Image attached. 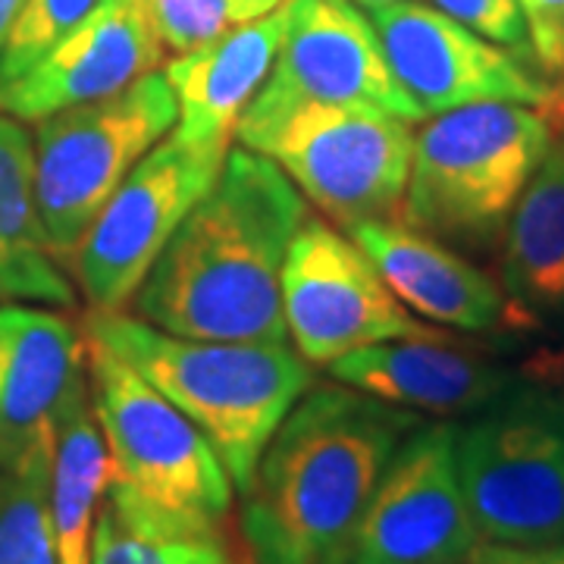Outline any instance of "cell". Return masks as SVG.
Masks as SVG:
<instances>
[{
	"instance_id": "18",
	"label": "cell",
	"mask_w": 564,
	"mask_h": 564,
	"mask_svg": "<svg viewBox=\"0 0 564 564\" xmlns=\"http://www.w3.org/2000/svg\"><path fill=\"white\" fill-rule=\"evenodd\" d=\"M508 336L564 345V135L527 182L499 245Z\"/></svg>"
},
{
	"instance_id": "22",
	"label": "cell",
	"mask_w": 564,
	"mask_h": 564,
	"mask_svg": "<svg viewBox=\"0 0 564 564\" xmlns=\"http://www.w3.org/2000/svg\"><path fill=\"white\" fill-rule=\"evenodd\" d=\"M51 464L0 467V564H57Z\"/></svg>"
},
{
	"instance_id": "24",
	"label": "cell",
	"mask_w": 564,
	"mask_h": 564,
	"mask_svg": "<svg viewBox=\"0 0 564 564\" xmlns=\"http://www.w3.org/2000/svg\"><path fill=\"white\" fill-rule=\"evenodd\" d=\"M101 0H25L22 13L0 47V85H10L25 76Z\"/></svg>"
},
{
	"instance_id": "8",
	"label": "cell",
	"mask_w": 564,
	"mask_h": 564,
	"mask_svg": "<svg viewBox=\"0 0 564 564\" xmlns=\"http://www.w3.org/2000/svg\"><path fill=\"white\" fill-rule=\"evenodd\" d=\"M307 104L361 107L421 122L386 63L373 22L355 0H289L276 63L236 122V139L261 151L270 132Z\"/></svg>"
},
{
	"instance_id": "12",
	"label": "cell",
	"mask_w": 564,
	"mask_h": 564,
	"mask_svg": "<svg viewBox=\"0 0 564 564\" xmlns=\"http://www.w3.org/2000/svg\"><path fill=\"white\" fill-rule=\"evenodd\" d=\"M480 543L458 470V423L423 421L395 448L343 564H467Z\"/></svg>"
},
{
	"instance_id": "15",
	"label": "cell",
	"mask_w": 564,
	"mask_h": 564,
	"mask_svg": "<svg viewBox=\"0 0 564 564\" xmlns=\"http://www.w3.org/2000/svg\"><path fill=\"white\" fill-rule=\"evenodd\" d=\"M88 380V345L57 311L0 307V467L54 462L57 423Z\"/></svg>"
},
{
	"instance_id": "1",
	"label": "cell",
	"mask_w": 564,
	"mask_h": 564,
	"mask_svg": "<svg viewBox=\"0 0 564 564\" xmlns=\"http://www.w3.org/2000/svg\"><path fill=\"white\" fill-rule=\"evenodd\" d=\"M304 217L280 163L229 148L217 182L135 292V317L185 339L285 343L282 263Z\"/></svg>"
},
{
	"instance_id": "6",
	"label": "cell",
	"mask_w": 564,
	"mask_h": 564,
	"mask_svg": "<svg viewBox=\"0 0 564 564\" xmlns=\"http://www.w3.org/2000/svg\"><path fill=\"white\" fill-rule=\"evenodd\" d=\"M458 470L484 543H564V380L527 377L458 423Z\"/></svg>"
},
{
	"instance_id": "27",
	"label": "cell",
	"mask_w": 564,
	"mask_h": 564,
	"mask_svg": "<svg viewBox=\"0 0 564 564\" xmlns=\"http://www.w3.org/2000/svg\"><path fill=\"white\" fill-rule=\"evenodd\" d=\"M533 61L549 79L564 73V0H518Z\"/></svg>"
},
{
	"instance_id": "11",
	"label": "cell",
	"mask_w": 564,
	"mask_h": 564,
	"mask_svg": "<svg viewBox=\"0 0 564 564\" xmlns=\"http://www.w3.org/2000/svg\"><path fill=\"white\" fill-rule=\"evenodd\" d=\"M282 317L311 367H329L364 345L436 333L408 314L351 236L314 214L304 217L282 263Z\"/></svg>"
},
{
	"instance_id": "31",
	"label": "cell",
	"mask_w": 564,
	"mask_h": 564,
	"mask_svg": "<svg viewBox=\"0 0 564 564\" xmlns=\"http://www.w3.org/2000/svg\"><path fill=\"white\" fill-rule=\"evenodd\" d=\"M22 7H25V0H0V47H3V41L10 35L17 17L22 13Z\"/></svg>"
},
{
	"instance_id": "4",
	"label": "cell",
	"mask_w": 564,
	"mask_h": 564,
	"mask_svg": "<svg viewBox=\"0 0 564 564\" xmlns=\"http://www.w3.org/2000/svg\"><path fill=\"white\" fill-rule=\"evenodd\" d=\"M91 408L110 455L104 502L126 524L226 543L232 480L202 430L117 351L85 336Z\"/></svg>"
},
{
	"instance_id": "28",
	"label": "cell",
	"mask_w": 564,
	"mask_h": 564,
	"mask_svg": "<svg viewBox=\"0 0 564 564\" xmlns=\"http://www.w3.org/2000/svg\"><path fill=\"white\" fill-rule=\"evenodd\" d=\"M467 564H564V543H480Z\"/></svg>"
},
{
	"instance_id": "26",
	"label": "cell",
	"mask_w": 564,
	"mask_h": 564,
	"mask_svg": "<svg viewBox=\"0 0 564 564\" xmlns=\"http://www.w3.org/2000/svg\"><path fill=\"white\" fill-rule=\"evenodd\" d=\"M433 7H440L443 13L470 25L474 32H480L489 41L533 57L524 13H521L518 0H433Z\"/></svg>"
},
{
	"instance_id": "14",
	"label": "cell",
	"mask_w": 564,
	"mask_h": 564,
	"mask_svg": "<svg viewBox=\"0 0 564 564\" xmlns=\"http://www.w3.org/2000/svg\"><path fill=\"white\" fill-rule=\"evenodd\" d=\"M336 383L361 389L421 417H474L524 383V364L502 361L464 333L402 336L364 345L326 367Z\"/></svg>"
},
{
	"instance_id": "23",
	"label": "cell",
	"mask_w": 564,
	"mask_h": 564,
	"mask_svg": "<svg viewBox=\"0 0 564 564\" xmlns=\"http://www.w3.org/2000/svg\"><path fill=\"white\" fill-rule=\"evenodd\" d=\"M91 564H229L226 543L173 540L122 521L101 502L91 540Z\"/></svg>"
},
{
	"instance_id": "21",
	"label": "cell",
	"mask_w": 564,
	"mask_h": 564,
	"mask_svg": "<svg viewBox=\"0 0 564 564\" xmlns=\"http://www.w3.org/2000/svg\"><path fill=\"white\" fill-rule=\"evenodd\" d=\"M110 480V455L91 408L88 380L63 408L51 464V527L57 564H91L95 521Z\"/></svg>"
},
{
	"instance_id": "3",
	"label": "cell",
	"mask_w": 564,
	"mask_h": 564,
	"mask_svg": "<svg viewBox=\"0 0 564 564\" xmlns=\"http://www.w3.org/2000/svg\"><path fill=\"white\" fill-rule=\"evenodd\" d=\"M85 336L132 364L202 430L239 496L285 414L314 386V367L285 343L185 339L122 311H91Z\"/></svg>"
},
{
	"instance_id": "19",
	"label": "cell",
	"mask_w": 564,
	"mask_h": 564,
	"mask_svg": "<svg viewBox=\"0 0 564 564\" xmlns=\"http://www.w3.org/2000/svg\"><path fill=\"white\" fill-rule=\"evenodd\" d=\"M289 25V0L258 20L232 22L217 39L180 54L163 73L173 88L185 141H232L236 122L270 76Z\"/></svg>"
},
{
	"instance_id": "13",
	"label": "cell",
	"mask_w": 564,
	"mask_h": 564,
	"mask_svg": "<svg viewBox=\"0 0 564 564\" xmlns=\"http://www.w3.org/2000/svg\"><path fill=\"white\" fill-rule=\"evenodd\" d=\"M370 22L421 122L470 104L540 107L549 95V79L530 54L489 41L433 3L399 0L370 10Z\"/></svg>"
},
{
	"instance_id": "9",
	"label": "cell",
	"mask_w": 564,
	"mask_h": 564,
	"mask_svg": "<svg viewBox=\"0 0 564 564\" xmlns=\"http://www.w3.org/2000/svg\"><path fill=\"white\" fill-rule=\"evenodd\" d=\"M226 154L229 141L198 144L170 132L132 166L73 254L95 311H122L135 299L163 248L217 182Z\"/></svg>"
},
{
	"instance_id": "25",
	"label": "cell",
	"mask_w": 564,
	"mask_h": 564,
	"mask_svg": "<svg viewBox=\"0 0 564 564\" xmlns=\"http://www.w3.org/2000/svg\"><path fill=\"white\" fill-rule=\"evenodd\" d=\"M154 35L161 39L163 51L188 54L210 39L226 32L229 0H139Z\"/></svg>"
},
{
	"instance_id": "32",
	"label": "cell",
	"mask_w": 564,
	"mask_h": 564,
	"mask_svg": "<svg viewBox=\"0 0 564 564\" xmlns=\"http://www.w3.org/2000/svg\"><path fill=\"white\" fill-rule=\"evenodd\" d=\"M364 10H377V7H389V3H399V0H355Z\"/></svg>"
},
{
	"instance_id": "10",
	"label": "cell",
	"mask_w": 564,
	"mask_h": 564,
	"mask_svg": "<svg viewBox=\"0 0 564 564\" xmlns=\"http://www.w3.org/2000/svg\"><path fill=\"white\" fill-rule=\"evenodd\" d=\"M414 132L402 117L307 104L270 132L258 154L280 163L304 198L339 229L402 214Z\"/></svg>"
},
{
	"instance_id": "16",
	"label": "cell",
	"mask_w": 564,
	"mask_h": 564,
	"mask_svg": "<svg viewBox=\"0 0 564 564\" xmlns=\"http://www.w3.org/2000/svg\"><path fill=\"white\" fill-rule=\"evenodd\" d=\"M163 44L139 0H101L25 76L0 85V110L22 122L110 98L158 69Z\"/></svg>"
},
{
	"instance_id": "20",
	"label": "cell",
	"mask_w": 564,
	"mask_h": 564,
	"mask_svg": "<svg viewBox=\"0 0 564 564\" xmlns=\"http://www.w3.org/2000/svg\"><path fill=\"white\" fill-rule=\"evenodd\" d=\"M76 302L57 267L35 198V141L25 122L0 110V307Z\"/></svg>"
},
{
	"instance_id": "2",
	"label": "cell",
	"mask_w": 564,
	"mask_h": 564,
	"mask_svg": "<svg viewBox=\"0 0 564 564\" xmlns=\"http://www.w3.org/2000/svg\"><path fill=\"white\" fill-rule=\"evenodd\" d=\"M426 417L345 383L311 386L263 448L242 499L258 564H343L404 436Z\"/></svg>"
},
{
	"instance_id": "17",
	"label": "cell",
	"mask_w": 564,
	"mask_h": 564,
	"mask_svg": "<svg viewBox=\"0 0 564 564\" xmlns=\"http://www.w3.org/2000/svg\"><path fill=\"white\" fill-rule=\"evenodd\" d=\"M392 295L423 321L464 336H508V307L499 282L467 254L408 226L402 217L348 229Z\"/></svg>"
},
{
	"instance_id": "30",
	"label": "cell",
	"mask_w": 564,
	"mask_h": 564,
	"mask_svg": "<svg viewBox=\"0 0 564 564\" xmlns=\"http://www.w3.org/2000/svg\"><path fill=\"white\" fill-rule=\"evenodd\" d=\"M285 0H229V20L232 22H248L258 20L263 13L282 7Z\"/></svg>"
},
{
	"instance_id": "29",
	"label": "cell",
	"mask_w": 564,
	"mask_h": 564,
	"mask_svg": "<svg viewBox=\"0 0 564 564\" xmlns=\"http://www.w3.org/2000/svg\"><path fill=\"white\" fill-rule=\"evenodd\" d=\"M536 110L543 113L555 135H564V73H558L555 79H549V95H545V101Z\"/></svg>"
},
{
	"instance_id": "5",
	"label": "cell",
	"mask_w": 564,
	"mask_h": 564,
	"mask_svg": "<svg viewBox=\"0 0 564 564\" xmlns=\"http://www.w3.org/2000/svg\"><path fill=\"white\" fill-rule=\"evenodd\" d=\"M552 141V126L527 104H470L430 117L414 132L399 217L470 261L489 258Z\"/></svg>"
},
{
	"instance_id": "7",
	"label": "cell",
	"mask_w": 564,
	"mask_h": 564,
	"mask_svg": "<svg viewBox=\"0 0 564 564\" xmlns=\"http://www.w3.org/2000/svg\"><path fill=\"white\" fill-rule=\"evenodd\" d=\"M176 120L166 73L151 69L110 98L66 107L39 122L35 198L57 261H73L104 204Z\"/></svg>"
}]
</instances>
